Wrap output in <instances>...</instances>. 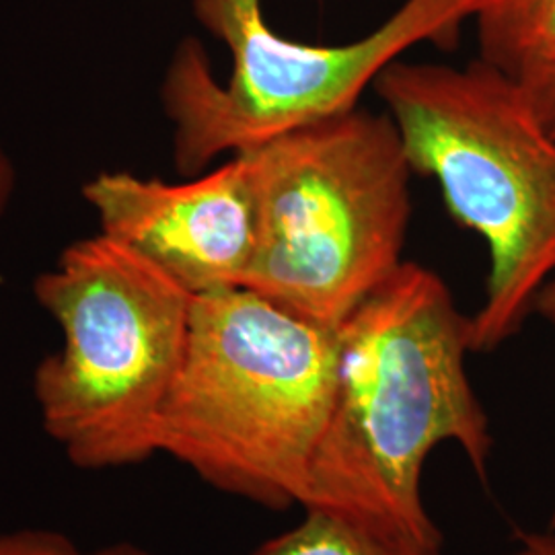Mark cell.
Wrapping results in <instances>:
<instances>
[{
	"mask_svg": "<svg viewBox=\"0 0 555 555\" xmlns=\"http://www.w3.org/2000/svg\"><path fill=\"white\" fill-rule=\"evenodd\" d=\"M336 334V396L300 508L389 555H447L422 498L424 465L451 442L486 479L494 449L467 373L469 318L437 272L403 261Z\"/></svg>",
	"mask_w": 555,
	"mask_h": 555,
	"instance_id": "obj_1",
	"label": "cell"
},
{
	"mask_svg": "<svg viewBox=\"0 0 555 555\" xmlns=\"http://www.w3.org/2000/svg\"><path fill=\"white\" fill-rule=\"evenodd\" d=\"M336 378V332L243 286L196 295L157 453L222 494L300 506Z\"/></svg>",
	"mask_w": 555,
	"mask_h": 555,
	"instance_id": "obj_2",
	"label": "cell"
},
{
	"mask_svg": "<svg viewBox=\"0 0 555 555\" xmlns=\"http://www.w3.org/2000/svg\"><path fill=\"white\" fill-rule=\"evenodd\" d=\"M412 171L488 243L486 298L472 352L516 336L555 274V137L520 82L486 60L465 68L397 59L373 82Z\"/></svg>",
	"mask_w": 555,
	"mask_h": 555,
	"instance_id": "obj_3",
	"label": "cell"
},
{
	"mask_svg": "<svg viewBox=\"0 0 555 555\" xmlns=\"http://www.w3.org/2000/svg\"><path fill=\"white\" fill-rule=\"evenodd\" d=\"M238 157L256 199L241 286L337 332L403 263L414 171L396 121L354 107Z\"/></svg>",
	"mask_w": 555,
	"mask_h": 555,
	"instance_id": "obj_4",
	"label": "cell"
},
{
	"mask_svg": "<svg viewBox=\"0 0 555 555\" xmlns=\"http://www.w3.org/2000/svg\"><path fill=\"white\" fill-rule=\"evenodd\" d=\"M34 295L62 332L34 373L41 428L85 472L157 453V426L185 352L194 295L107 235L80 238Z\"/></svg>",
	"mask_w": 555,
	"mask_h": 555,
	"instance_id": "obj_5",
	"label": "cell"
},
{
	"mask_svg": "<svg viewBox=\"0 0 555 555\" xmlns=\"http://www.w3.org/2000/svg\"><path fill=\"white\" fill-rule=\"evenodd\" d=\"M194 15L229 48L233 70L227 85L215 79L192 38L179 43L167 68L160 95L183 176L354 109L385 66L424 41L453 48L465 23L459 0H405L362 40L313 46L278 36L261 0H194Z\"/></svg>",
	"mask_w": 555,
	"mask_h": 555,
	"instance_id": "obj_6",
	"label": "cell"
},
{
	"mask_svg": "<svg viewBox=\"0 0 555 555\" xmlns=\"http://www.w3.org/2000/svg\"><path fill=\"white\" fill-rule=\"evenodd\" d=\"M101 233L194 297L241 286L256 249V199L243 159L185 183L100 173L82 188Z\"/></svg>",
	"mask_w": 555,
	"mask_h": 555,
	"instance_id": "obj_7",
	"label": "cell"
},
{
	"mask_svg": "<svg viewBox=\"0 0 555 555\" xmlns=\"http://www.w3.org/2000/svg\"><path fill=\"white\" fill-rule=\"evenodd\" d=\"M479 56L531 87L555 75V0H459Z\"/></svg>",
	"mask_w": 555,
	"mask_h": 555,
	"instance_id": "obj_8",
	"label": "cell"
},
{
	"mask_svg": "<svg viewBox=\"0 0 555 555\" xmlns=\"http://www.w3.org/2000/svg\"><path fill=\"white\" fill-rule=\"evenodd\" d=\"M302 520L266 539L251 555H389L336 516L302 511Z\"/></svg>",
	"mask_w": 555,
	"mask_h": 555,
	"instance_id": "obj_9",
	"label": "cell"
},
{
	"mask_svg": "<svg viewBox=\"0 0 555 555\" xmlns=\"http://www.w3.org/2000/svg\"><path fill=\"white\" fill-rule=\"evenodd\" d=\"M0 555H82L66 533L46 527L0 531Z\"/></svg>",
	"mask_w": 555,
	"mask_h": 555,
	"instance_id": "obj_10",
	"label": "cell"
},
{
	"mask_svg": "<svg viewBox=\"0 0 555 555\" xmlns=\"http://www.w3.org/2000/svg\"><path fill=\"white\" fill-rule=\"evenodd\" d=\"M522 87V85H520ZM529 95V100L533 101L537 114L543 119V124L552 130L555 137V75L550 79L541 80L531 87H522Z\"/></svg>",
	"mask_w": 555,
	"mask_h": 555,
	"instance_id": "obj_11",
	"label": "cell"
},
{
	"mask_svg": "<svg viewBox=\"0 0 555 555\" xmlns=\"http://www.w3.org/2000/svg\"><path fill=\"white\" fill-rule=\"evenodd\" d=\"M506 555H555V531L527 533L520 537L515 550Z\"/></svg>",
	"mask_w": 555,
	"mask_h": 555,
	"instance_id": "obj_12",
	"label": "cell"
},
{
	"mask_svg": "<svg viewBox=\"0 0 555 555\" xmlns=\"http://www.w3.org/2000/svg\"><path fill=\"white\" fill-rule=\"evenodd\" d=\"M533 311H535L537 315H541L545 321H550V323L555 325V274L539 291ZM550 529L555 531V508L554 513H552V518H550Z\"/></svg>",
	"mask_w": 555,
	"mask_h": 555,
	"instance_id": "obj_13",
	"label": "cell"
},
{
	"mask_svg": "<svg viewBox=\"0 0 555 555\" xmlns=\"http://www.w3.org/2000/svg\"><path fill=\"white\" fill-rule=\"evenodd\" d=\"M15 192V167L7 155L0 153V215L7 210Z\"/></svg>",
	"mask_w": 555,
	"mask_h": 555,
	"instance_id": "obj_14",
	"label": "cell"
},
{
	"mask_svg": "<svg viewBox=\"0 0 555 555\" xmlns=\"http://www.w3.org/2000/svg\"><path fill=\"white\" fill-rule=\"evenodd\" d=\"M82 555H151L146 550H142L139 545H134V543H128V541H119V543H112V545H105V547H100V550H95V552H91V554H82Z\"/></svg>",
	"mask_w": 555,
	"mask_h": 555,
	"instance_id": "obj_15",
	"label": "cell"
}]
</instances>
